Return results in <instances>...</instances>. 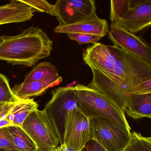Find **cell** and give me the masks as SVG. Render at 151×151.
<instances>
[{
  "label": "cell",
  "instance_id": "18",
  "mask_svg": "<svg viewBox=\"0 0 151 151\" xmlns=\"http://www.w3.org/2000/svg\"><path fill=\"white\" fill-rule=\"evenodd\" d=\"M124 151H151V137H145L133 131L131 133V140Z\"/></svg>",
  "mask_w": 151,
  "mask_h": 151
},
{
  "label": "cell",
  "instance_id": "6",
  "mask_svg": "<svg viewBox=\"0 0 151 151\" xmlns=\"http://www.w3.org/2000/svg\"><path fill=\"white\" fill-rule=\"evenodd\" d=\"M91 139L106 151H124L129 143L131 134L109 120L101 117L91 118Z\"/></svg>",
  "mask_w": 151,
  "mask_h": 151
},
{
  "label": "cell",
  "instance_id": "15",
  "mask_svg": "<svg viewBox=\"0 0 151 151\" xmlns=\"http://www.w3.org/2000/svg\"><path fill=\"white\" fill-rule=\"evenodd\" d=\"M38 104L34 99L21 100L15 105L7 115V119L11 126L22 127L23 123L32 111L37 109Z\"/></svg>",
  "mask_w": 151,
  "mask_h": 151
},
{
  "label": "cell",
  "instance_id": "3",
  "mask_svg": "<svg viewBox=\"0 0 151 151\" xmlns=\"http://www.w3.org/2000/svg\"><path fill=\"white\" fill-rule=\"evenodd\" d=\"M74 93L79 108L89 119L96 117L106 118L131 134V128L124 112L104 94L83 84L74 86Z\"/></svg>",
  "mask_w": 151,
  "mask_h": 151
},
{
  "label": "cell",
  "instance_id": "12",
  "mask_svg": "<svg viewBox=\"0 0 151 151\" xmlns=\"http://www.w3.org/2000/svg\"><path fill=\"white\" fill-rule=\"evenodd\" d=\"M63 78L59 74L42 80L23 82L11 89L17 99L24 100L42 95L49 88L60 84Z\"/></svg>",
  "mask_w": 151,
  "mask_h": 151
},
{
  "label": "cell",
  "instance_id": "9",
  "mask_svg": "<svg viewBox=\"0 0 151 151\" xmlns=\"http://www.w3.org/2000/svg\"><path fill=\"white\" fill-rule=\"evenodd\" d=\"M55 6L58 26L78 22L96 13L94 0H58Z\"/></svg>",
  "mask_w": 151,
  "mask_h": 151
},
{
  "label": "cell",
  "instance_id": "10",
  "mask_svg": "<svg viewBox=\"0 0 151 151\" xmlns=\"http://www.w3.org/2000/svg\"><path fill=\"white\" fill-rule=\"evenodd\" d=\"M116 24L136 34L151 25V0H130V8Z\"/></svg>",
  "mask_w": 151,
  "mask_h": 151
},
{
  "label": "cell",
  "instance_id": "14",
  "mask_svg": "<svg viewBox=\"0 0 151 151\" xmlns=\"http://www.w3.org/2000/svg\"><path fill=\"white\" fill-rule=\"evenodd\" d=\"M128 116L134 119L151 118V93L130 94L124 109Z\"/></svg>",
  "mask_w": 151,
  "mask_h": 151
},
{
  "label": "cell",
  "instance_id": "24",
  "mask_svg": "<svg viewBox=\"0 0 151 151\" xmlns=\"http://www.w3.org/2000/svg\"><path fill=\"white\" fill-rule=\"evenodd\" d=\"M151 93V77L139 84L131 92L130 94H143Z\"/></svg>",
  "mask_w": 151,
  "mask_h": 151
},
{
  "label": "cell",
  "instance_id": "1",
  "mask_svg": "<svg viewBox=\"0 0 151 151\" xmlns=\"http://www.w3.org/2000/svg\"><path fill=\"white\" fill-rule=\"evenodd\" d=\"M115 53L112 82L101 93L124 112L131 92L151 77V65L137 56L113 45Z\"/></svg>",
  "mask_w": 151,
  "mask_h": 151
},
{
  "label": "cell",
  "instance_id": "4",
  "mask_svg": "<svg viewBox=\"0 0 151 151\" xmlns=\"http://www.w3.org/2000/svg\"><path fill=\"white\" fill-rule=\"evenodd\" d=\"M52 99L44 110L51 120L60 145L63 144L64 130L70 112L79 108L74 93V86L59 87L51 92Z\"/></svg>",
  "mask_w": 151,
  "mask_h": 151
},
{
  "label": "cell",
  "instance_id": "21",
  "mask_svg": "<svg viewBox=\"0 0 151 151\" xmlns=\"http://www.w3.org/2000/svg\"><path fill=\"white\" fill-rule=\"evenodd\" d=\"M22 3L31 7L34 13H46L50 15L56 17L55 5L48 3L46 1L41 0H20Z\"/></svg>",
  "mask_w": 151,
  "mask_h": 151
},
{
  "label": "cell",
  "instance_id": "27",
  "mask_svg": "<svg viewBox=\"0 0 151 151\" xmlns=\"http://www.w3.org/2000/svg\"><path fill=\"white\" fill-rule=\"evenodd\" d=\"M61 151H75L71 147L67 146L64 144L60 145Z\"/></svg>",
  "mask_w": 151,
  "mask_h": 151
},
{
  "label": "cell",
  "instance_id": "11",
  "mask_svg": "<svg viewBox=\"0 0 151 151\" xmlns=\"http://www.w3.org/2000/svg\"><path fill=\"white\" fill-rule=\"evenodd\" d=\"M109 30L107 22L100 18L93 13L86 19L68 25L58 26L55 29L56 33H77L97 35L103 37L108 35Z\"/></svg>",
  "mask_w": 151,
  "mask_h": 151
},
{
  "label": "cell",
  "instance_id": "29",
  "mask_svg": "<svg viewBox=\"0 0 151 151\" xmlns=\"http://www.w3.org/2000/svg\"><path fill=\"white\" fill-rule=\"evenodd\" d=\"M0 151H17V150H8V149H2V148H0Z\"/></svg>",
  "mask_w": 151,
  "mask_h": 151
},
{
  "label": "cell",
  "instance_id": "2",
  "mask_svg": "<svg viewBox=\"0 0 151 151\" xmlns=\"http://www.w3.org/2000/svg\"><path fill=\"white\" fill-rule=\"evenodd\" d=\"M53 41L38 27L31 26L16 36L0 37V60L32 67L48 57Z\"/></svg>",
  "mask_w": 151,
  "mask_h": 151
},
{
  "label": "cell",
  "instance_id": "20",
  "mask_svg": "<svg viewBox=\"0 0 151 151\" xmlns=\"http://www.w3.org/2000/svg\"><path fill=\"white\" fill-rule=\"evenodd\" d=\"M110 3V20L116 23L129 10L130 0H112Z\"/></svg>",
  "mask_w": 151,
  "mask_h": 151
},
{
  "label": "cell",
  "instance_id": "26",
  "mask_svg": "<svg viewBox=\"0 0 151 151\" xmlns=\"http://www.w3.org/2000/svg\"><path fill=\"white\" fill-rule=\"evenodd\" d=\"M81 151H106L94 140L89 141Z\"/></svg>",
  "mask_w": 151,
  "mask_h": 151
},
{
  "label": "cell",
  "instance_id": "25",
  "mask_svg": "<svg viewBox=\"0 0 151 151\" xmlns=\"http://www.w3.org/2000/svg\"><path fill=\"white\" fill-rule=\"evenodd\" d=\"M16 103L0 104V119L6 116Z\"/></svg>",
  "mask_w": 151,
  "mask_h": 151
},
{
  "label": "cell",
  "instance_id": "19",
  "mask_svg": "<svg viewBox=\"0 0 151 151\" xmlns=\"http://www.w3.org/2000/svg\"><path fill=\"white\" fill-rule=\"evenodd\" d=\"M20 101L12 91L8 78L0 73V104L14 103Z\"/></svg>",
  "mask_w": 151,
  "mask_h": 151
},
{
  "label": "cell",
  "instance_id": "7",
  "mask_svg": "<svg viewBox=\"0 0 151 151\" xmlns=\"http://www.w3.org/2000/svg\"><path fill=\"white\" fill-rule=\"evenodd\" d=\"M91 140L89 118L79 108L70 112L65 123L63 144L75 151H81Z\"/></svg>",
  "mask_w": 151,
  "mask_h": 151
},
{
  "label": "cell",
  "instance_id": "13",
  "mask_svg": "<svg viewBox=\"0 0 151 151\" xmlns=\"http://www.w3.org/2000/svg\"><path fill=\"white\" fill-rule=\"evenodd\" d=\"M34 13L31 7L20 0H12L0 6V25L27 22L32 19Z\"/></svg>",
  "mask_w": 151,
  "mask_h": 151
},
{
  "label": "cell",
  "instance_id": "17",
  "mask_svg": "<svg viewBox=\"0 0 151 151\" xmlns=\"http://www.w3.org/2000/svg\"><path fill=\"white\" fill-rule=\"evenodd\" d=\"M13 141L17 149L20 151H37V145L28 134L22 127L9 126Z\"/></svg>",
  "mask_w": 151,
  "mask_h": 151
},
{
  "label": "cell",
  "instance_id": "30",
  "mask_svg": "<svg viewBox=\"0 0 151 151\" xmlns=\"http://www.w3.org/2000/svg\"><path fill=\"white\" fill-rule=\"evenodd\" d=\"M55 151H61L60 146H58V147H56V149H55Z\"/></svg>",
  "mask_w": 151,
  "mask_h": 151
},
{
  "label": "cell",
  "instance_id": "22",
  "mask_svg": "<svg viewBox=\"0 0 151 151\" xmlns=\"http://www.w3.org/2000/svg\"><path fill=\"white\" fill-rule=\"evenodd\" d=\"M70 39L76 41L79 45L86 44H95L102 39V37L97 35L83 33H70L67 34Z\"/></svg>",
  "mask_w": 151,
  "mask_h": 151
},
{
  "label": "cell",
  "instance_id": "16",
  "mask_svg": "<svg viewBox=\"0 0 151 151\" xmlns=\"http://www.w3.org/2000/svg\"><path fill=\"white\" fill-rule=\"evenodd\" d=\"M57 75L59 73L55 66L48 62H42L25 76L23 83L46 79Z\"/></svg>",
  "mask_w": 151,
  "mask_h": 151
},
{
  "label": "cell",
  "instance_id": "8",
  "mask_svg": "<svg viewBox=\"0 0 151 151\" xmlns=\"http://www.w3.org/2000/svg\"><path fill=\"white\" fill-rule=\"evenodd\" d=\"M108 36L114 46L120 47L151 65V47L141 37L112 23Z\"/></svg>",
  "mask_w": 151,
  "mask_h": 151
},
{
  "label": "cell",
  "instance_id": "23",
  "mask_svg": "<svg viewBox=\"0 0 151 151\" xmlns=\"http://www.w3.org/2000/svg\"><path fill=\"white\" fill-rule=\"evenodd\" d=\"M0 148L19 151L14 143L9 127L0 128Z\"/></svg>",
  "mask_w": 151,
  "mask_h": 151
},
{
  "label": "cell",
  "instance_id": "5",
  "mask_svg": "<svg viewBox=\"0 0 151 151\" xmlns=\"http://www.w3.org/2000/svg\"><path fill=\"white\" fill-rule=\"evenodd\" d=\"M22 128L39 149L55 150L59 140L53 125L45 110L32 111L23 123Z\"/></svg>",
  "mask_w": 151,
  "mask_h": 151
},
{
  "label": "cell",
  "instance_id": "28",
  "mask_svg": "<svg viewBox=\"0 0 151 151\" xmlns=\"http://www.w3.org/2000/svg\"><path fill=\"white\" fill-rule=\"evenodd\" d=\"M37 151H55V150H44V149H39V148H38Z\"/></svg>",
  "mask_w": 151,
  "mask_h": 151
}]
</instances>
